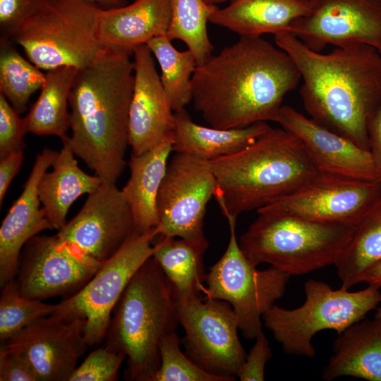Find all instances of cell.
Returning a JSON list of instances; mask_svg holds the SVG:
<instances>
[{
  "label": "cell",
  "mask_w": 381,
  "mask_h": 381,
  "mask_svg": "<svg viewBox=\"0 0 381 381\" xmlns=\"http://www.w3.org/2000/svg\"><path fill=\"white\" fill-rule=\"evenodd\" d=\"M301 80L286 52L260 36H242L197 66L192 100L210 126L243 128L274 121L284 97Z\"/></svg>",
  "instance_id": "cell-1"
},
{
  "label": "cell",
  "mask_w": 381,
  "mask_h": 381,
  "mask_svg": "<svg viewBox=\"0 0 381 381\" xmlns=\"http://www.w3.org/2000/svg\"><path fill=\"white\" fill-rule=\"evenodd\" d=\"M274 42L300 72L299 92L310 118L368 150V122L381 104V54L365 44L322 54L287 31L275 35Z\"/></svg>",
  "instance_id": "cell-2"
},
{
  "label": "cell",
  "mask_w": 381,
  "mask_h": 381,
  "mask_svg": "<svg viewBox=\"0 0 381 381\" xmlns=\"http://www.w3.org/2000/svg\"><path fill=\"white\" fill-rule=\"evenodd\" d=\"M131 55L107 47L78 70L69 96L71 135L61 140L103 181L116 183L126 165L134 82Z\"/></svg>",
  "instance_id": "cell-3"
},
{
  "label": "cell",
  "mask_w": 381,
  "mask_h": 381,
  "mask_svg": "<svg viewBox=\"0 0 381 381\" xmlns=\"http://www.w3.org/2000/svg\"><path fill=\"white\" fill-rule=\"evenodd\" d=\"M217 180L214 198L222 214L238 217L294 192L318 172L301 140L271 128L253 143L210 161Z\"/></svg>",
  "instance_id": "cell-4"
},
{
  "label": "cell",
  "mask_w": 381,
  "mask_h": 381,
  "mask_svg": "<svg viewBox=\"0 0 381 381\" xmlns=\"http://www.w3.org/2000/svg\"><path fill=\"white\" fill-rule=\"evenodd\" d=\"M178 323L171 284L152 256L122 294L106 334L107 346L127 357L130 380L152 381L160 364L159 342Z\"/></svg>",
  "instance_id": "cell-5"
},
{
  "label": "cell",
  "mask_w": 381,
  "mask_h": 381,
  "mask_svg": "<svg viewBox=\"0 0 381 381\" xmlns=\"http://www.w3.org/2000/svg\"><path fill=\"white\" fill-rule=\"evenodd\" d=\"M257 212L258 217L240 237L241 249L253 265L267 263L291 276L334 265L356 229L270 210Z\"/></svg>",
  "instance_id": "cell-6"
},
{
  "label": "cell",
  "mask_w": 381,
  "mask_h": 381,
  "mask_svg": "<svg viewBox=\"0 0 381 381\" xmlns=\"http://www.w3.org/2000/svg\"><path fill=\"white\" fill-rule=\"evenodd\" d=\"M100 10L98 5L80 0H48L11 40L41 70L83 68L107 48L98 34Z\"/></svg>",
  "instance_id": "cell-7"
},
{
  "label": "cell",
  "mask_w": 381,
  "mask_h": 381,
  "mask_svg": "<svg viewBox=\"0 0 381 381\" xmlns=\"http://www.w3.org/2000/svg\"><path fill=\"white\" fill-rule=\"evenodd\" d=\"M304 291L306 299L301 306L286 309L274 305L264 314L262 321L285 353L308 358L315 356L312 339L318 332L332 329L339 334L364 319L381 303L380 289L370 285L350 291L309 279Z\"/></svg>",
  "instance_id": "cell-8"
},
{
  "label": "cell",
  "mask_w": 381,
  "mask_h": 381,
  "mask_svg": "<svg viewBox=\"0 0 381 381\" xmlns=\"http://www.w3.org/2000/svg\"><path fill=\"white\" fill-rule=\"evenodd\" d=\"M229 227L227 248L206 274L205 298L228 302L236 315L238 328L248 339L262 331L264 314L280 299L291 275L272 266L258 270L243 254L236 238L237 217L224 215Z\"/></svg>",
  "instance_id": "cell-9"
},
{
  "label": "cell",
  "mask_w": 381,
  "mask_h": 381,
  "mask_svg": "<svg viewBox=\"0 0 381 381\" xmlns=\"http://www.w3.org/2000/svg\"><path fill=\"white\" fill-rule=\"evenodd\" d=\"M157 236L155 228L145 233L134 231L84 286L56 304L52 315L65 322L85 320L84 337L87 345L100 342L107 334L112 312L128 282L152 256L153 241Z\"/></svg>",
  "instance_id": "cell-10"
},
{
  "label": "cell",
  "mask_w": 381,
  "mask_h": 381,
  "mask_svg": "<svg viewBox=\"0 0 381 381\" xmlns=\"http://www.w3.org/2000/svg\"><path fill=\"white\" fill-rule=\"evenodd\" d=\"M175 302L179 323L185 331L187 356L205 371L235 380L246 354L231 305L202 297Z\"/></svg>",
  "instance_id": "cell-11"
},
{
  "label": "cell",
  "mask_w": 381,
  "mask_h": 381,
  "mask_svg": "<svg viewBox=\"0 0 381 381\" xmlns=\"http://www.w3.org/2000/svg\"><path fill=\"white\" fill-rule=\"evenodd\" d=\"M216 188L210 161L175 152L157 197V234L191 241L205 238L206 207Z\"/></svg>",
  "instance_id": "cell-12"
},
{
  "label": "cell",
  "mask_w": 381,
  "mask_h": 381,
  "mask_svg": "<svg viewBox=\"0 0 381 381\" xmlns=\"http://www.w3.org/2000/svg\"><path fill=\"white\" fill-rule=\"evenodd\" d=\"M102 264L56 234L36 235L21 250L15 282L20 295L42 301L77 291Z\"/></svg>",
  "instance_id": "cell-13"
},
{
  "label": "cell",
  "mask_w": 381,
  "mask_h": 381,
  "mask_svg": "<svg viewBox=\"0 0 381 381\" xmlns=\"http://www.w3.org/2000/svg\"><path fill=\"white\" fill-rule=\"evenodd\" d=\"M289 32L315 52L365 44L381 54V0H310Z\"/></svg>",
  "instance_id": "cell-14"
},
{
  "label": "cell",
  "mask_w": 381,
  "mask_h": 381,
  "mask_svg": "<svg viewBox=\"0 0 381 381\" xmlns=\"http://www.w3.org/2000/svg\"><path fill=\"white\" fill-rule=\"evenodd\" d=\"M380 193L381 181H361L318 171L294 192L258 210L356 226Z\"/></svg>",
  "instance_id": "cell-15"
},
{
  "label": "cell",
  "mask_w": 381,
  "mask_h": 381,
  "mask_svg": "<svg viewBox=\"0 0 381 381\" xmlns=\"http://www.w3.org/2000/svg\"><path fill=\"white\" fill-rule=\"evenodd\" d=\"M134 231L132 212L121 190L116 183L103 181L56 235L102 263L113 256Z\"/></svg>",
  "instance_id": "cell-16"
},
{
  "label": "cell",
  "mask_w": 381,
  "mask_h": 381,
  "mask_svg": "<svg viewBox=\"0 0 381 381\" xmlns=\"http://www.w3.org/2000/svg\"><path fill=\"white\" fill-rule=\"evenodd\" d=\"M85 320L65 322L52 315L26 326L2 344L22 355L38 381H68L88 346Z\"/></svg>",
  "instance_id": "cell-17"
},
{
  "label": "cell",
  "mask_w": 381,
  "mask_h": 381,
  "mask_svg": "<svg viewBox=\"0 0 381 381\" xmlns=\"http://www.w3.org/2000/svg\"><path fill=\"white\" fill-rule=\"evenodd\" d=\"M274 121L301 140L318 172L380 181L370 152L351 140L286 105L279 109Z\"/></svg>",
  "instance_id": "cell-18"
},
{
  "label": "cell",
  "mask_w": 381,
  "mask_h": 381,
  "mask_svg": "<svg viewBox=\"0 0 381 381\" xmlns=\"http://www.w3.org/2000/svg\"><path fill=\"white\" fill-rule=\"evenodd\" d=\"M133 55L134 82L129 109L128 144L132 154L140 155L172 133L174 111L147 44L136 47Z\"/></svg>",
  "instance_id": "cell-19"
},
{
  "label": "cell",
  "mask_w": 381,
  "mask_h": 381,
  "mask_svg": "<svg viewBox=\"0 0 381 381\" xmlns=\"http://www.w3.org/2000/svg\"><path fill=\"white\" fill-rule=\"evenodd\" d=\"M59 152L44 148L35 157L23 190L9 209L0 228V284L14 279L19 258L25 243L46 229H53L40 207L38 188Z\"/></svg>",
  "instance_id": "cell-20"
},
{
  "label": "cell",
  "mask_w": 381,
  "mask_h": 381,
  "mask_svg": "<svg viewBox=\"0 0 381 381\" xmlns=\"http://www.w3.org/2000/svg\"><path fill=\"white\" fill-rule=\"evenodd\" d=\"M171 19V0H135L122 6L101 8L98 34L107 47L133 54L134 49L165 35Z\"/></svg>",
  "instance_id": "cell-21"
},
{
  "label": "cell",
  "mask_w": 381,
  "mask_h": 381,
  "mask_svg": "<svg viewBox=\"0 0 381 381\" xmlns=\"http://www.w3.org/2000/svg\"><path fill=\"white\" fill-rule=\"evenodd\" d=\"M172 145L171 133L150 150L140 155L131 154L128 163L130 178L121 193L131 207L138 233L149 231L159 224L157 197Z\"/></svg>",
  "instance_id": "cell-22"
},
{
  "label": "cell",
  "mask_w": 381,
  "mask_h": 381,
  "mask_svg": "<svg viewBox=\"0 0 381 381\" xmlns=\"http://www.w3.org/2000/svg\"><path fill=\"white\" fill-rule=\"evenodd\" d=\"M343 376L381 381V318L363 319L338 334L322 379Z\"/></svg>",
  "instance_id": "cell-23"
},
{
  "label": "cell",
  "mask_w": 381,
  "mask_h": 381,
  "mask_svg": "<svg viewBox=\"0 0 381 381\" xmlns=\"http://www.w3.org/2000/svg\"><path fill=\"white\" fill-rule=\"evenodd\" d=\"M229 6H217L209 22L242 36L274 35L289 32L291 24L306 16L310 0H233Z\"/></svg>",
  "instance_id": "cell-24"
},
{
  "label": "cell",
  "mask_w": 381,
  "mask_h": 381,
  "mask_svg": "<svg viewBox=\"0 0 381 381\" xmlns=\"http://www.w3.org/2000/svg\"><path fill=\"white\" fill-rule=\"evenodd\" d=\"M270 128L266 122L230 129L203 126L184 108L174 111L173 151L211 161L244 149Z\"/></svg>",
  "instance_id": "cell-25"
},
{
  "label": "cell",
  "mask_w": 381,
  "mask_h": 381,
  "mask_svg": "<svg viewBox=\"0 0 381 381\" xmlns=\"http://www.w3.org/2000/svg\"><path fill=\"white\" fill-rule=\"evenodd\" d=\"M63 147L39 184V197L47 219L53 229L60 230L72 204L81 195L90 194L103 182L97 175H90L78 166L75 154L64 140Z\"/></svg>",
  "instance_id": "cell-26"
},
{
  "label": "cell",
  "mask_w": 381,
  "mask_h": 381,
  "mask_svg": "<svg viewBox=\"0 0 381 381\" xmlns=\"http://www.w3.org/2000/svg\"><path fill=\"white\" fill-rule=\"evenodd\" d=\"M207 247L205 237L195 241L160 235L155 238L152 258L170 283L176 301L202 297L206 277L203 255Z\"/></svg>",
  "instance_id": "cell-27"
},
{
  "label": "cell",
  "mask_w": 381,
  "mask_h": 381,
  "mask_svg": "<svg viewBox=\"0 0 381 381\" xmlns=\"http://www.w3.org/2000/svg\"><path fill=\"white\" fill-rule=\"evenodd\" d=\"M78 69L61 66L48 70L37 100L23 117L28 133L66 136L70 128L69 96Z\"/></svg>",
  "instance_id": "cell-28"
},
{
  "label": "cell",
  "mask_w": 381,
  "mask_h": 381,
  "mask_svg": "<svg viewBox=\"0 0 381 381\" xmlns=\"http://www.w3.org/2000/svg\"><path fill=\"white\" fill-rule=\"evenodd\" d=\"M381 260V193L356 226L348 246L335 263L342 288L361 282L365 272Z\"/></svg>",
  "instance_id": "cell-29"
},
{
  "label": "cell",
  "mask_w": 381,
  "mask_h": 381,
  "mask_svg": "<svg viewBox=\"0 0 381 381\" xmlns=\"http://www.w3.org/2000/svg\"><path fill=\"white\" fill-rule=\"evenodd\" d=\"M146 44L159 66L160 80L173 111L184 109L193 99L192 78L198 66L194 54L188 49L178 51L166 35Z\"/></svg>",
  "instance_id": "cell-30"
},
{
  "label": "cell",
  "mask_w": 381,
  "mask_h": 381,
  "mask_svg": "<svg viewBox=\"0 0 381 381\" xmlns=\"http://www.w3.org/2000/svg\"><path fill=\"white\" fill-rule=\"evenodd\" d=\"M11 42L1 38L0 93L18 113L23 114L31 95L44 84L45 73L24 58Z\"/></svg>",
  "instance_id": "cell-31"
},
{
  "label": "cell",
  "mask_w": 381,
  "mask_h": 381,
  "mask_svg": "<svg viewBox=\"0 0 381 381\" xmlns=\"http://www.w3.org/2000/svg\"><path fill=\"white\" fill-rule=\"evenodd\" d=\"M217 6L202 0H171V19L167 37L184 42L195 56L198 65L212 56L214 46L207 33L209 16Z\"/></svg>",
  "instance_id": "cell-32"
},
{
  "label": "cell",
  "mask_w": 381,
  "mask_h": 381,
  "mask_svg": "<svg viewBox=\"0 0 381 381\" xmlns=\"http://www.w3.org/2000/svg\"><path fill=\"white\" fill-rule=\"evenodd\" d=\"M56 304H49L20 294L15 279L1 286L0 339L3 342L33 322L50 315Z\"/></svg>",
  "instance_id": "cell-33"
},
{
  "label": "cell",
  "mask_w": 381,
  "mask_h": 381,
  "mask_svg": "<svg viewBox=\"0 0 381 381\" xmlns=\"http://www.w3.org/2000/svg\"><path fill=\"white\" fill-rule=\"evenodd\" d=\"M160 364L152 381H229L196 365L180 349V339L173 331L159 345Z\"/></svg>",
  "instance_id": "cell-34"
},
{
  "label": "cell",
  "mask_w": 381,
  "mask_h": 381,
  "mask_svg": "<svg viewBox=\"0 0 381 381\" xmlns=\"http://www.w3.org/2000/svg\"><path fill=\"white\" fill-rule=\"evenodd\" d=\"M126 356L108 346L99 348L85 358L68 381H114Z\"/></svg>",
  "instance_id": "cell-35"
},
{
  "label": "cell",
  "mask_w": 381,
  "mask_h": 381,
  "mask_svg": "<svg viewBox=\"0 0 381 381\" xmlns=\"http://www.w3.org/2000/svg\"><path fill=\"white\" fill-rule=\"evenodd\" d=\"M0 93V158L23 151L28 133L23 118Z\"/></svg>",
  "instance_id": "cell-36"
},
{
  "label": "cell",
  "mask_w": 381,
  "mask_h": 381,
  "mask_svg": "<svg viewBox=\"0 0 381 381\" xmlns=\"http://www.w3.org/2000/svg\"><path fill=\"white\" fill-rule=\"evenodd\" d=\"M48 0H0L1 38H11L15 31Z\"/></svg>",
  "instance_id": "cell-37"
},
{
  "label": "cell",
  "mask_w": 381,
  "mask_h": 381,
  "mask_svg": "<svg viewBox=\"0 0 381 381\" xmlns=\"http://www.w3.org/2000/svg\"><path fill=\"white\" fill-rule=\"evenodd\" d=\"M272 354L268 340L261 331L255 337V342L249 353L246 355L237 377L241 381L265 380V365Z\"/></svg>",
  "instance_id": "cell-38"
},
{
  "label": "cell",
  "mask_w": 381,
  "mask_h": 381,
  "mask_svg": "<svg viewBox=\"0 0 381 381\" xmlns=\"http://www.w3.org/2000/svg\"><path fill=\"white\" fill-rule=\"evenodd\" d=\"M0 380L38 381V379L32 367L22 355L1 344Z\"/></svg>",
  "instance_id": "cell-39"
},
{
  "label": "cell",
  "mask_w": 381,
  "mask_h": 381,
  "mask_svg": "<svg viewBox=\"0 0 381 381\" xmlns=\"http://www.w3.org/2000/svg\"><path fill=\"white\" fill-rule=\"evenodd\" d=\"M368 145L378 180L381 181V104L368 126Z\"/></svg>",
  "instance_id": "cell-40"
},
{
  "label": "cell",
  "mask_w": 381,
  "mask_h": 381,
  "mask_svg": "<svg viewBox=\"0 0 381 381\" xmlns=\"http://www.w3.org/2000/svg\"><path fill=\"white\" fill-rule=\"evenodd\" d=\"M23 159V151L13 152L0 161V206H2L7 190L19 171Z\"/></svg>",
  "instance_id": "cell-41"
},
{
  "label": "cell",
  "mask_w": 381,
  "mask_h": 381,
  "mask_svg": "<svg viewBox=\"0 0 381 381\" xmlns=\"http://www.w3.org/2000/svg\"><path fill=\"white\" fill-rule=\"evenodd\" d=\"M361 282H365L378 289L381 287V260L365 272Z\"/></svg>",
  "instance_id": "cell-42"
},
{
  "label": "cell",
  "mask_w": 381,
  "mask_h": 381,
  "mask_svg": "<svg viewBox=\"0 0 381 381\" xmlns=\"http://www.w3.org/2000/svg\"><path fill=\"white\" fill-rule=\"evenodd\" d=\"M87 3L101 5L107 8L119 7L126 4L127 0H80Z\"/></svg>",
  "instance_id": "cell-43"
},
{
  "label": "cell",
  "mask_w": 381,
  "mask_h": 381,
  "mask_svg": "<svg viewBox=\"0 0 381 381\" xmlns=\"http://www.w3.org/2000/svg\"><path fill=\"white\" fill-rule=\"evenodd\" d=\"M206 4L210 6H217V4L224 3L225 1L233 0H202Z\"/></svg>",
  "instance_id": "cell-44"
},
{
  "label": "cell",
  "mask_w": 381,
  "mask_h": 381,
  "mask_svg": "<svg viewBox=\"0 0 381 381\" xmlns=\"http://www.w3.org/2000/svg\"><path fill=\"white\" fill-rule=\"evenodd\" d=\"M375 317L381 318V308L377 309Z\"/></svg>",
  "instance_id": "cell-45"
}]
</instances>
